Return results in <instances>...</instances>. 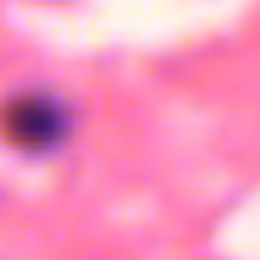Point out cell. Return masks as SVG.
I'll list each match as a JSON object with an SVG mask.
<instances>
[{
    "instance_id": "obj_1",
    "label": "cell",
    "mask_w": 260,
    "mask_h": 260,
    "mask_svg": "<svg viewBox=\"0 0 260 260\" xmlns=\"http://www.w3.org/2000/svg\"><path fill=\"white\" fill-rule=\"evenodd\" d=\"M5 137L23 151H50L59 137H64V110L46 96H27V101H14L5 110Z\"/></svg>"
}]
</instances>
